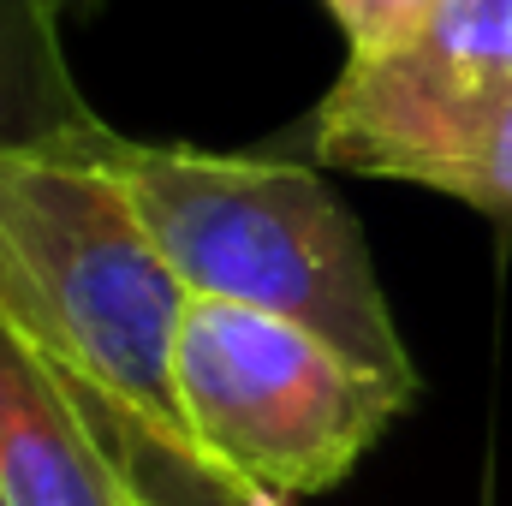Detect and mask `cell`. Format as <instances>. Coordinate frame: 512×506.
Returning <instances> with one entry per match:
<instances>
[{
	"mask_svg": "<svg viewBox=\"0 0 512 506\" xmlns=\"http://www.w3.org/2000/svg\"><path fill=\"white\" fill-rule=\"evenodd\" d=\"M96 155L120 173L191 298L286 316L417 393V364L393 328L364 227L304 161L131 143L120 131Z\"/></svg>",
	"mask_w": 512,
	"mask_h": 506,
	"instance_id": "6da1fadb",
	"label": "cell"
},
{
	"mask_svg": "<svg viewBox=\"0 0 512 506\" xmlns=\"http://www.w3.org/2000/svg\"><path fill=\"white\" fill-rule=\"evenodd\" d=\"M96 143L0 149V304L60 364L179 429L173 346L191 292Z\"/></svg>",
	"mask_w": 512,
	"mask_h": 506,
	"instance_id": "7a4b0ae2",
	"label": "cell"
},
{
	"mask_svg": "<svg viewBox=\"0 0 512 506\" xmlns=\"http://www.w3.org/2000/svg\"><path fill=\"white\" fill-rule=\"evenodd\" d=\"M179 429L280 501L334 489L417 399L334 340L227 298H191L173 346Z\"/></svg>",
	"mask_w": 512,
	"mask_h": 506,
	"instance_id": "3957f363",
	"label": "cell"
},
{
	"mask_svg": "<svg viewBox=\"0 0 512 506\" xmlns=\"http://www.w3.org/2000/svg\"><path fill=\"white\" fill-rule=\"evenodd\" d=\"M512 114V0H441L376 60H346L310 143L328 167L435 191Z\"/></svg>",
	"mask_w": 512,
	"mask_h": 506,
	"instance_id": "277c9868",
	"label": "cell"
},
{
	"mask_svg": "<svg viewBox=\"0 0 512 506\" xmlns=\"http://www.w3.org/2000/svg\"><path fill=\"white\" fill-rule=\"evenodd\" d=\"M0 489L12 506H126L60 358L0 304Z\"/></svg>",
	"mask_w": 512,
	"mask_h": 506,
	"instance_id": "5b68a950",
	"label": "cell"
},
{
	"mask_svg": "<svg viewBox=\"0 0 512 506\" xmlns=\"http://www.w3.org/2000/svg\"><path fill=\"white\" fill-rule=\"evenodd\" d=\"M60 370H66V387H72L84 423L96 429V441L114 465V483H120L126 506H292L280 495H268V489H256L251 477L227 471L191 435L143 417L120 393L78 376L72 364H60Z\"/></svg>",
	"mask_w": 512,
	"mask_h": 506,
	"instance_id": "8992f818",
	"label": "cell"
},
{
	"mask_svg": "<svg viewBox=\"0 0 512 506\" xmlns=\"http://www.w3.org/2000/svg\"><path fill=\"white\" fill-rule=\"evenodd\" d=\"M108 131L72 78L54 0H0V149H84Z\"/></svg>",
	"mask_w": 512,
	"mask_h": 506,
	"instance_id": "52a82bcc",
	"label": "cell"
},
{
	"mask_svg": "<svg viewBox=\"0 0 512 506\" xmlns=\"http://www.w3.org/2000/svg\"><path fill=\"white\" fill-rule=\"evenodd\" d=\"M441 0H328L334 24L346 30V60H376L387 48L411 42Z\"/></svg>",
	"mask_w": 512,
	"mask_h": 506,
	"instance_id": "ba28073f",
	"label": "cell"
},
{
	"mask_svg": "<svg viewBox=\"0 0 512 506\" xmlns=\"http://www.w3.org/2000/svg\"><path fill=\"white\" fill-rule=\"evenodd\" d=\"M435 191L453 197V203H471V209H483V215H495V221H512V114L501 120V131H495L465 167H453Z\"/></svg>",
	"mask_w": 512,
	"mask_h": 506,
	"instance_id": "9c48e42d",
	"label": "cell"
},
{
	"mask_svg": "<svg viewBox=\"0 0 512 506\" xmlns=\"http://www.w3.org/2000/svg\"><path fill=\"white\" fill-rule=\"evenodd\" d=\"M96 6H102V0H54V12H60V18H78V12H96Z\"/></svg>",
	"mask_w": 512,
	"mask_h": 506,
	"instance_id": "30bf717a",
	"label": "cell"
},
{
	"mask_svg": "<svg viewBox=\"0 0 512 506\" xmlns=\"http://www.w3.org/2000/svg\"><path fill=\"white\" fill-rule=\"evenodd\" d=\"M0 506H12V501H6V489H0Z\"/></svg>",
	"mask_w": 512,
	"mask_h": 506,
	"instance_id": "8fae6325",
	"label": "cell"
}]
</instances>
